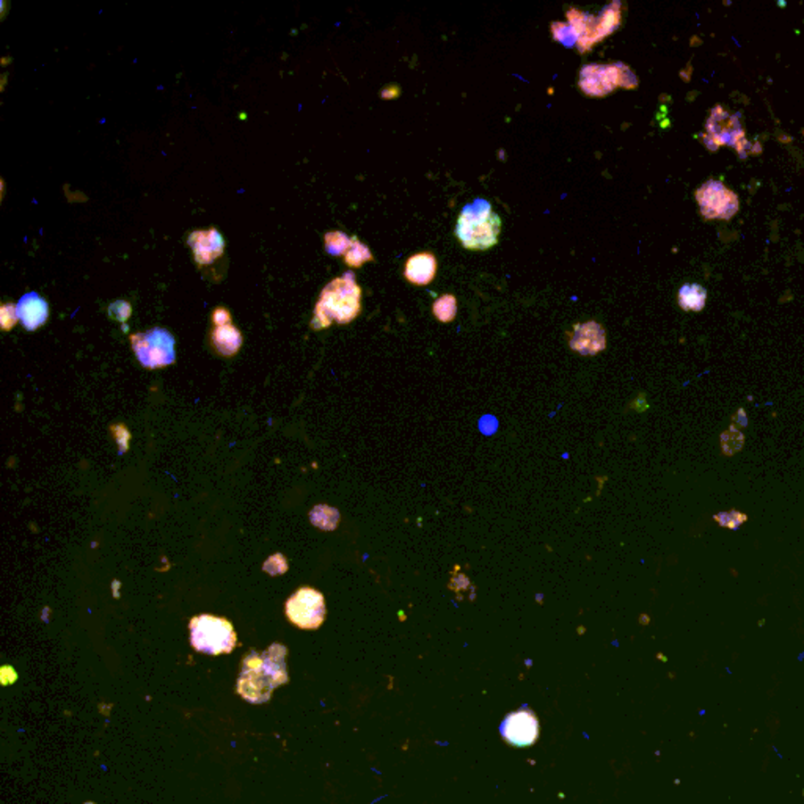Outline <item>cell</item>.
Segmentation results:
<instances>
[{"instance_id": "16", "label": "cell", "mask_w": 804, "mask_h": 804, "mask_svg": "<svg viewBox=\"0 0 804 804\" xmlns=\"http://www.w3.org/2000/svg\"><path fill=\"white\" fill-rule=\"evenodd\" d=\"M212 343L219 352L231 357L243 346V335L233 324L216 326L212 330Z\"/></svg>"}, {"instance_id": "13", "label": "cell", "mask_w": 804, "mask_h": 804, "mask_svg": "<svg viewBox=\"0 0 804 804\" xmlns=\"http://www.w3.org/2000/svg\"><path fill=\"white\" fill-rule=\"evenodd\" d=\"M570 347L582 355H595L607 347L605 330L597 322H586L574 328Z\"/></svg>"}, {"instance_id": "12", "label": "cell", "mask_w": 804, "mask_h": 804, "mask_svg": "<svg viewBox=\"0 0 804 804\" xmlns=\"http://www.w3.org/2000/svg\"><path fill=\"white\" fill-rule=\"evenodd\" d=\"M187 243L194 250L196 264H200V266H208L211 262L216 261L217 258L222 256L223 250H225L223 237L216 228L194 231L189 236Z\"/></svg>"}, {"instance_id": "22", "label": "cell", "mask_w": 804, "mask_h": 804, "mask_svg": "<svg viewBox=\"0 0 804 804\" xmlns=\"http://www.w3.org/2000/svg\"><path fill=\"white\" fill-rule=\"evenodd\" d=\"M131 305L125 301H117L112 303L111 307H109V314H111V318L117 320L128 319L129 316H131Z\"/></svg>"}, {"instance_id": "15", "label": "cell", "mask_w": 804, "mask_h": 804, "mask_svg": "<svg viewBox=\"0 0 804 804\" xmlns=\"http://www.w3.org/2000/svg\"><path fill=\"white\" fill-rule=\"evenodd\" d=\"M437 274V260L431 253H419L409 258L404 269V277L407 280L419 285V286H426L429 285Z\"/></svg>"}, {"instance_id": "4", "label": "cell", "mask_w": 804, "mask_h": 804, "mask_svg": "<svg viewBox=\"0 0 804 804\" xmlns=\"http://www.w3.org/2000/svg\"><path fill=\"white\" fill-rule=\"evenodd\" d=\"M192 648L208 655H222L233 652L236 648V632L229 621L217 616L202 615L194 618L189 624Z\"/></svg>"}, {"instance_id": "19", "label": "cell", "mask_w": 804, "mask_h": 804, "mask_svg": "<svg viewBox=\"0 0 804 804\" xmlns=\"http://www.w3.org/2000/svg\"><path fill=\"white\" fill-rule=\"evenodd\" d=\"M344 261L351 268H360L365 262L373 261V255H371V250L368 249L365 244L360 243L357 237H352V244L344 253Z\"/></svg>"}, {"instance_id": "1", "label": "cell", "mask_w": 804, "mask_h": 804, "mask_svg": "<svg viewBox=\"0 0 804 804\" xmlns=\"http://www.w3.org/2000/svg\"><path fill=\"white\" fill-rule=\"evenodd\" d=\"M285 657L286 648L281 644H272L266 652L252 651L245 655L237 679V693L252 704L268 702L275 688L289 682Z\"/></svg>"}, {"instance_id": "9", "label": "cell", "mask_w": 804, "mask_h": 804, "mask_svg": "<svg viewBox=\"0 0 804 804\" xmlns=\"http://www.w3.org/2000/svg\"><path fill=\"white\" fill-rule=\"evenodd\" d=\"M326 601L319 591L301 588L286 601V616L289 622L305 630H316L326 619Z\"/></svg>"}, {"instance_id": "20", "label": "cell", "mask_w": 804, "mask_h": 804, "mask_svg": "<svg viewBox=\"0 0 804 804\" xmlns=\"http://www.w3.org/2000/svg\"><path fill=\"white\" fill-rule=\"evenodd\" d=\"M324 239H326V250H327L328 255L334 256L344 255L352 244V237H349L341 231L327 233Z\"/></svg>"}, {"instance_id": "2", "label": "cell", "mask_w": 804, "mask_h": 804, "mask_svg": "<svg viewBox=\"0 0 804 804\" xmlns=\"http://www.w3.org/2000/svg\"><path fill=\"white\" fill-rule=\"evenodd\" d=\"M361 289L355 283V275L347 272L340 278L330 281L320 293L314 308L313 328H326L332 322L349 324L360 313Z\"/></svg>"}, {"instance_id": "3", "label": "cell", "mask_w": 804, "mask_h": 804, "mask_svg": "<svg viewBox=\"0 0 804 804\" xmlns=\"http://www.w3.org/2000/svg\"><path fill=\"white\" fill-rule=\"evenodd\" d=\"M500 231L501 219L483 200L465 206L456 227V235L468 250L491 249L498 243Z\"/></svg>"}, {"instance_id": "14", "label": "cell", "mask_w": 804, "mask_h": 804, "mask_svg": "<svg viewBox=\"0 0 804 804\" xmlns=\"http://www.w3.org/2000/svg\"><path fill=\"white\" fill-rule=\"evenodd\" d=\"M16 310H18V318H20L22 327L29 332L41 327L49 318V305L37 293L22 295L16 305Z\"/></svg>"}, {"instance_id": "5", "label": "cell", "mask_w": 804, "mask_h": 804, "mask_svg": "<svg viewBox=\"0 0 804 804\" xmlns=\"http://www.w3.org/2000/svg\"><path fill=\"white\" fill-rule=\"evenodd\" d=\"M568 20H569L570 27L576 32L580 53H588L595 43L609 37L619 27L621 2H613L611 5L601 12L599 18L593 14H584L576 10H570L568 13Z\"/></svg>"}, {"instance_id": "10", "label": "cell", "mask_w": 804, "mask_h": 804, "mask_svg": "<svg viewBox=\"0 0 804 804\" xmlns=\"http://www.w3.org/2000/svg\"><path fill=\"white\" fill-rule=\"evenodd\" d=\"M500 733L510 745L530 746L539 737V721L536 713L528 707H522L504 718Z\"/></svg>"}, {"instance_id": "18", "label": "cell", "mask_w": 804, "mask_h": 804, "mask_svg": "<svg viewBox=\"0 0 804 804\" xmlns=\"http://www.w3.org/2000/svg\"><path fill=\"white\" fill-rule=\"evenodd\" d=\"M432 311L440 322H452L458 314V301L454 295H442L434 302Z\"/></svg>"}, {"instance_id": "6", "label": "cell", "mask_w": 804, "mask_h": 804, "mask_svg": "<svg viewBox=\"0 0 804 804\" xmlns=\"http://www.w3.org/2000/svg\"><path fill=\"white\" fill-rule=\"evenodd\" d=\"M702 142L712 153H717L721 146H731L739 151L742 156V151L750 146L746 142L742 115L725 111L721 105H715L706 121V136L702 137Z\"/></svg>"}, {"instance_id": "21", "label": "cell", "mask_w": 804, "mask_h": 804, "mask_svg": "<svg viewBox=\"0 0 804 804\" xmlns=\"http://www.w3.org/2000/svg\"><path fill=\"white\" fill-rule=\"evenodd\" d=\"M20 320L18 318V310L12 303H5L4 307L0 308V324H2V328L7 332V330H12L14 327V324Z\"/></svg>"}, {"instance_id": "17", "label": "cell", "mask_w": 804, "mask_h": 804, "mask_svg": "<svg viewBox=\"0 0 804 804\" xmlns=\"http://www.w3.org/2000/svg\"><path fill=\"white\" fill-rule=\"evenodd\" d=\"M677 301L685 311H700L706 307L707 289L698 283H687L679 289Z\"/></svg>"}, {"instance_id": "11", "label": "cell", "mask_w": 804, "mask_h": 804, "mask_svg": "<svg viewBox=\"0 0 804 804\" xmlns=\"http://www.w3.org/2000/svg\"><path fill=\"white\" fill-rule=\"evenodd\" d=\"M616 87H621V63L583 66L580 88L589 96H605Z\"/></svg>"}, {"instance_id": "8", "label": "cell", "mask_w": 804, "mask_h": 804, "mask_svg": "<svg viewBox=\"0 0 804 804\" xmlns=\"http://www.w3.org/2000/svg\"><path fill=\"white\" fill-rule=\"evenodd\" d=\"M696 202L700 204V214L707 220H729L740 208L737 194L715 179L707 181L696 190Z\"/></svg>"}, {"instance_id": "7", "label": "cell", "mask_w": 804, "mask_h": 804, "mask_svg": "<svg viewBox=\"0 0 804 804\" xmlns=\"http://www.w3.org/2000/svg\"><path fill=\"white\" fill-rule=\"evenodd\" d=\"M131 344L145 368L157 369L175 361V338L165 328H151L145 334L132 335Z\"/></svg>"}, {"instance_id": "23", "label": "cell", "mask_w": 804, "mask_h": 804, "mask_svg": "<svg viewBox=\"0 0 804 804\" xmlns=\"http://www.w3.org/2000/svg\"><path fill=\"white\" fill-rule=\"evenodd\" d=\"M212 322H214V326L231 324V316H229L228 310H225V308H217V310H214V313H212Z\"/></svg>"}]
</instances>
